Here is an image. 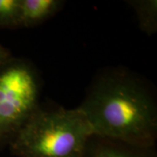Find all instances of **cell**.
<instances>
[{
  "label": "cell",
  "mask_w": 157,
  "mask_h": 157,
  "mask_svg": "<svg viewBox=\"0 0 157 157\" xmlns=\"http://www.w3.org/2000/svg\"><path fill=\"white\" fill-rule=\"evenodd\" d=\"M78 108L94 135L141 147L155 145V99L140 78L126 70L99 74Z\"/></svg>",
  "instance_id": "obj_1"
},
{
  "label": "cell",
  "mask_w": 157,
  "mask_h": 157,
  "mask_svg": "<svg viewBox=\"0 0 157 157\" xmlns=\"http://www.w3.org/2000/svg\"><path fill=\"white\" fill-rule=\"evenodd\" d=\"M92 129L78 107L41 106L10 143L18 157H83Z\"/></svg>",
  "instance_id": "obj_2"
},
{
  "label": "cell",
  "mask_w": 157,
  "mask_h": 157,
  "mask_svg": "<svg viewBox=\"0 0 157 157\" xmlns=\"http://www.w3.org/2000/svg\"><path fill=\"white\" fill-rule=\"evenodd\" d=\"M40 79L32 63L11 58L0 67V147L10 145L40 106Z\"/></svg>",
  "instance_id": "obj_3"
},
{
  "label": "cell",
  "mask_w": 157,
  "mask_h": 157,
  "mask_svg": "<svg viewBox=\"0 0 157 157\" xmlns=\"http://www.w3.org/2000/svg\"><path fill=\"white\" fill-rule=\"evenodd\" d=\"M83 157H157L155 147H141L92 135Z\"/></svg>",
  "instance_id": "obj_4"
},
{
  "label": "cell",
  "mask_w": 157,
  "mask_h": 157,
  "mask_svg": "<svg viewBox=\"0 0 157 157\" xmlns=\"http://www.w3.org/2000/svg\"><path fill=\"white\" fill-rule=\"evenodd\" d=\"M61 0H20L19 28H31L53 17L64 6Z\"/></svg>",
  "instance_id": "obj_5"
},
{
  "label": "cell",
  "mask_w": 157,
  "mask_h": 157,
  "mask_svg": "<svg viewBox=\"0 0 157 157\" xmlns=\"http://www.w3.org/2000/svg\"><path fill=\"white\" fill-rule=\"evenodd\" d=\"M127 3L135 10L140 30L148 36L156 33V0H128Z\"/></svg>",
  "instance_id": "obj_6"
},
{
  "label": "cell",
  "mask_w": 157,
  "mask_h": 157,
  "mask_svg": "<svg viewBox=\"0 0 157 157\" xmlns=\"http://www.w3.org/2000/svg\"><path fill=\"white\" fill-rule=\"evenodd\" d=\"M19 2L20 0H0V28L19 27Z\"/></svg>",
  "instance_id": "obj_7"
},
{
  "label": "cell",
  "mask_w": 157,
  "mask_h": 157,
  "mask_svg": "<svg viewBox=\"0 0 157 157\" xmlns=\"http://www.w3.org/2000/svg\"><path fill=\"white\" fill-rule=\"evenodd\" d=\"M11 59V52L0 44V67Z\"/></svg>",
  "instance_id": "obj_8"
}]
</instances>
